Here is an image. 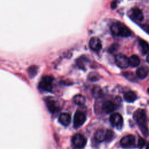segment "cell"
Listing matches in <instances>:
<instances>
[{
    "label": "cell",
    "mask_w": 149,
    "mask_h": 149,
    "mask_svg": "<svg viewBox=\"0 0 149 149\" xmlns=\"http://www.w3.org/2000/svg\"><path fill=\"white\" fill-rule=\"evenodd\" d=\"M133 118L139 125L141 133L145 136H148L149 132L147 126V115L144 109H139L133 114Z\"/></svg>",
    "instance_id": "1"
},
{
    "label": "cell",
    "mask_w": 149,
    "mask_h": 149,
    "mask_svg": "<svg viewBox=\"0 0 149 149\" xmlns=\"http://www.w3.org/2000/svg\"><path fill=\"white\" fill-rule=\"evenodd\" d=\"M111 30L113 35L126 37L131 34L130 30L123 24L120 22H116L111 26Z\"/></svg>",
    "instance_id": "2"
},
{
    "label": "cell",
    "mask_w": 149,
    "mask_h": 149,
    "mask_svg": "<svg viewBox=\"0 0 149 149\" xmlns=\"http://www.w3.org/2000/svg\"><path fill=\"white\" fill-rule=\"evenodd\" d=\"M53 78L50 76H44L40 80L38 87L42 91H50L52 88Z\"/></svg>",
    "instance_id": "3"
},
{
    "label": "cell",
    "mask_w": 149,
    "mask_h": 149,
    "mask_svg": "<svg viewBox=\"0 0 149 149\" xmlns=\"http://www.w3.org/2000/svg\"><path fill=\"white\" fill-rule=\"evenodd\" d=\"M73 145L77 148H83L86 144L87 139L82 134L77 133L74 134L72 139Z\"/></svg>",
    "instance_id": "4"
},
{
    "label": "cell",
    "mask_w": 149,
    "mask_h": 149,
    "mask_svg": "<svg viewBox=\"0 0 149 149\" xmlns=\"http://www.w3.org/2000/svg\"><path fill=\"white\" fill-rule=\"evenodd\" d=\"M111 124L117 129H121L123 123V120L122 115L118 113H112L109 118Z\"/></svg>",
    "instance_id": "5"
},
{
    "label": "cell",
    "mask_w": 149,
    "mask_h": 149,
    "mask_svg": "<svg viewBox=\"0 0 149 149\" xmlns=\"http://www.w3.org/2000/svg\"><path fill=\"white\" fill-rule=\"evenodd\" d=\"M120 144L125 148H132L134 147L135 138L133 135H126L121 139Z\"/></svg>",
    "instance_id": "6"
},
{
    "label": "cell",
    "mask_w": 149,
    "mask_h": 149,
    "mask_svg": "<svg viewBox=\"0 0 149 149\" xmlns=\"http://www.w3.org/2000/svg\"><path fill=\"white\" fill-rule=\"evenodd\" d=\"M86 119L85 114L80 111H76L73 118V126L77 129L83 125Z\"/></svg>",
    "instance_id": "7"
},
{
    "label": "cell",
    "mask_w": 149,
    "mask_h": 149,
    "mask_svg": "<svg viewBox=\"0 0 149 149\" xmlns=\"http://www.w3.org/2000/svg\"><path fill=\"white\" fill-rule=\"evenodd\" d=\"M115 62L116 64L122 69H125L127 68L129 65V58L123 54H118L115 56Z\"/></svg>",
    "instance_id": "8"
},
{
    "label": "cell",
    "mask_w": 149,
    "mask_h": 149,
    "mask_svg": "<svg viewBox=\"0 0 149 149\" xmlns=\"http://www.w3.org/2000/svg\"><path fill=\"white\" fill-rule=\"evenodd\" d=\"M89 47L92 50L94 51H98L101 49L102 44L98 38L94 37L91 38L90 40Z\"/></svg>",
    "instance_id": "9"
},
{
    "label": "cell",
    "mask_w": 149,
    "mask_h": 149,
    "mask_svg": "<svg viewBox=\"0 0 149 149\" xmlns=\"http://www.w3.org/2000/svg\"><path fill=\"white\" fill-rule=\"evenodd\" d=\"M46 105L48 109L51 113H55L59 109V105L57 102L52 99L48 98L46 100Z\"/></svg>",
    "instance_id": "10"
},
{
    "label": "cell",
    "mask_w": 149,
    "mask_h": 149,
    "mask_svg": "<svg viewBox=\"0 0 149 149\" xmlns=\"http://www.w3.org/2000/svg\"><path fill=\"white\" fill-rule=\"evenodd\" d=\"M59 122L63 126H68L71 122V116L69 113L63 112L61 113L58 118Z\"/></svg>",
    "instance_id": "11"
},
{
    "label": "cell",
    "mask_w": 149,
    "mask_h": 149,
    "mask_svg": "<svg viewBox=\"0 0 149 149\" xmlns=\"http://www.w3.org/2000/svg\"><path fill=\"white\" fill-rule=\"evenodd\" d=\"M131 16L136 20L142 21L144 16L142 11L139 8H133L130 10Z\"/></svg>",
    "instance_id": "12"
},
{
    "label": "cell",
    "mask_w": 149,
    "mask_h": 149,
    "mask_svg": "<svg viewBox=\"0 0 149 149\" xmlns=\"http://www.w3.org/2000/svg\"><path fill=\"white\" fill-rule=\"evenodd\" d=\"M148 73V69L147 67L143 66L139 68L136 70L137 76L141 79L146 78Z\"/></svg>",
    "instance_id": "13"
},
{
    "label": "cell",
    "mask_w": 149,
    "mask_h": 149,
    "mask_svg": "<svg viewBox=\"0 0 149 149\" xmlns=\"http://www.w3.org/2000/svg\"><path fill=\"white\" fill-rule=\"evenodd\" d=\"M102 109L105 113H109L114 110L115 105L112 102L110 101H107L102 104Z\"/></svg>",
    "instance_id": "14"
},
{
    "label": "cell",
    "mask_w": 149,
    "mask_h": 149,
    "mask_svg": "<svg viewBox=\"0 0 149 149\" xmlns=\"http://www.w3.org/2000/svg\"><path fill=\"white\" fill-rule=\"evenodd\" d=\"M137 98L136 94L133 91H127L124 94V99L128 102H133Z\"/></svg>",
    "instance_id": "15"
},
{
    "label": "cell",
    "mask_w": 149,
    "mask_h": 149,
    "mask_svg": "<svg viewBox=\"0 0 149 149\" xmlns=\"http://www.w3.org/2000/svg\"><path fill=\"white\" fill-rule=\"evenodd\" d=\"M129 65L133 67H136L139 65L140 63V59L139 56L136 55H133L129 58Z\"/></svg>",
    "instance_id": "16"
},
{
    "label": "cell",
    "mask_w": 149,
    "mask_h": 149,
    "mask_svg": "<svg viewBox=\"0 0 149 149\" xmlns=\"http://www.w3.org/2000/svg\"><path fill=\"white\" fill-rule=\"evenodd\" d=\"M73 101L74 103L79 105H82L85 104L86 102V98L85 97L81 94H77L73 98Z\"/></svg>",
    "instance_id": "17"
},
{
    "label": "cell",
    "mask_w": 149,
    "mask_h": 149,
    "mask_svg": "<svg viewBox=\"0 0 149 149\" xmlns=\"http://www.w3.org/2000/svg\"><path fill=\"white\" fill-rule=\"evenodd\" d=\"M139 44L143 54H146L149 51V44L146 41L142 39L139 40Z\"/></svg>",
    "instance_id": "18"
},
{
    "label": "cell",
    "mask_w": 149,
    "mask_h": 149,
    "mask_svg": "<svg viewBox=\"0 0 149 149\" xmlns=\"http://www.w3.org/2000/svg\"><path fill=\"white\" fill-rule=\"evenodd\" d=\"M95 139L97 141L101 142L105 140V132L102 130H98L95 133Z\"/></svg>",
    "instance_id": "19"
},
{
    "label": "cell",
    "mask_w": 149,
    "mask_h": 149,
    "mask_svg": "<svg viewBox=\"0 0 149 149\" xmlns=\"http://www.w3.org/2000/svg\"><path fill=\"white\" fill-rule=\"evenodd\" d=\"M114 136V133L111 130H107L105 132V141L107 142L111 141Z\"/></svg>",
    "instance_id": "20"
},
{
    "label": "cell",
    "mask_w": 149,
    "mask_h": 149,
    "mask_svg": "<svg viewBox=\"0 0 149 149\" xmlns=\"http://www.w3.org/2000/svg\"><path fill=\"white\" fill-rule=\"evenodd\" d=\"M88 79L89 80L92 81H95L98 80L100 79L99 75L95 73V72H91L88 76Z\"/></svg>",
    "instance_id": "21"
},
{
    "label": "cell",
    "mask_w": 149,
    "mask_h": 149,
    "mask_svg": "<svg viewBox=\"0 0 149 149\" xmlns=\"http://www.w3.org/2000/svg\"><path fill=\"white\" fill-rule=\"evenodd\" d=\"M102 94V91L101 89L100 88V87H95L93 90V94L94 97H98L100 96H101Z\"/></svg>",
    "instance_id": "22"
},
{
    "label": "cell",
    "mask_w": 149,
    "mask_h": 149,
    "mask_svg": "<svg viewBox=\"0 0 149 149\" xmlns=\"http://www.w3.org/2000/svg\"><path fill=\"white\" fill-rule=\"evenodd\" d=\"M145 144H146V140L142 137H139L138 140V144H137L138 147L140 148H141L144 146Z\"/></svg>",
    "instance_id": "23"
},
{
    "label": "cell",
    "mask_w": 149,
    "mask_h": 149,
    "mask_svg": "<svg viewBox=\"0 0 149 149\" xmlns=\"http://www.w3.org/2000/svg\"><path fill=\"white\" fill-rule=\"evenodd\" d=\"M36 72H37V69H36V67L35 66H31L29 69V73L31 76H34L36 74Z\"/></svg>",
    "instance_id": "24"
},
{
    "label": "cell",
    "mask_w": 149,
    "mask_h": 149,
    "mask_svg": "<svg viewBox=\"0 0 149 149\" xmlns=\"http://www.w3.org/2000/svg\"><path fill=\"white\" fill-rule=\"evenodd\" d=\"M116 5H117V2H116V1H113L112 3H111V8L112 9H115L116 7Z\"/></svg>",
    "instance_id": "25"
},
{
    "label": "cell",
    "mask_w": 149,
    "mask_h": 149,
    "mask_svg": "<svg viewBox=\"0 0 149 149\" xmlns=\"http://www.w3.org/2000/svg\"><path fill=\"white\" fill-rule=\"evenodd\" d=\"M143 29L149 34V26H145L143 27Z\"/></svg>",
    "instance_id": "26"
},
{
    "label": "cell",
    "mask_w": 149,
    "mask_h": 149,
    "mask_svg": "<svg viewBox=\"0 0 149 149\" xmlns=\"http://www.w3.org/2000/svg\"><path fill=\"white\" fill-rule=\"evenodd\" d=\"M147 61L149 63V54H148V55L147 56Z\"/></svg>",
    "instance_id": "27"
},
{
    "label": "cell",
    "mask_w": 149,
    "mask_h": 149,
    "mask_svg": "<svg viewBox=\"0 0 149 149\" xmlns=\"http://www.w3.org/2000/svg\"><path fill=\"white\" fill-rule=\"evenodd\" d=\"M146 149H149V143H148V144H147V148H146Z\"/></svg>",
    "instance_id": "28"
},
{
    "label": "cell",
    "mask_w": 149,
    "mask_h": 149,
    "mask_svg": "<svg viewBox=\"0 0 149 149\" xmlns=\"http://www.w3.org/2000/svg\"><path fill=\"white\" fill-rule=\"evenodd\" d=\"M147 91H148V94H149V88H148V90H147Z\"/></svg>",
    "instance_id": "29"
}]
</instances>
